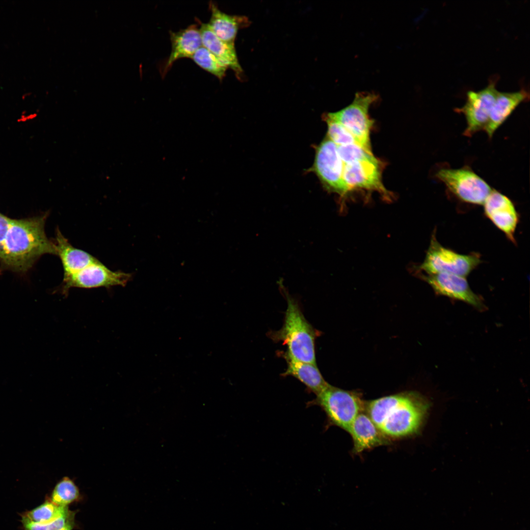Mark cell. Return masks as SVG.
<instances>
[{"label": "cell", "mask_w": 530, "mask_h": 530, "mask_svg": "<svg viewBox=\"0 0 530 530\" xmlns=\"http://www.w3.org/2000/svg\"><path fill=\"white\" fill-rule=\"evenodd\" d=\"M428 403L420 394L405 391L366 401L365 412L390 440L416 434Z\"/></svg>", "instance_id": "cell-1"}, {"label": "cell", "mask_w": 530, "mask_h": 530, "mask_svg": "<svg viewBox=\"0 0 530 530\" xmlns=\"http://www.w3.org/2000/svg\"><path fill=\"white\" fill-rule=\"evenodd\" d=\"M47 214L11 219L2 243L0 261L4 268L25 272L46 254L56 255L55 244L45 231Z\"/></svg>", "instance_id": "cell-2"}, {"label": "cell", "mask_w": 530, "mask_h": 530, "mask_svg": "<svg viewBox=\"0 0 530 530\" xmlns=\"http://www.w3.org/2000/svg\"><path fill=\"white\" fill-rule=\"evenodd\" d=\"M280 287L286 296L287 308L282 327L272 334V338L287 345L286 354L290 358L316 363L315 331L304 317L298 302L289 295L282 285Z\"/></svg>", "instance_id": "cell-3"}, {"label": "cell", "mask_w": 530, "mask_h": 530, "mask_svg": "<svg viewBox=\"0 0 530 530\" xmlns=\"http://www.w3.org/2000/svg\"><path fill=\"white\" fill-rule=\"evenodd\" d=\"M365 403L361 393L329 384L307 405L320 407L326 415L328 426H337L347 432L357 416L365 412Z\"/></svg>", "instance_id": "cell-4"}, {"label": "cell", "mask_w": 530, "mask_h": 530, "mask_svg": "<svg viewBox=\"0 0 530 530\" xmlns=\"http://www.w3.org/2000/svg\"><path fill=\"white\" fill-rule=\"evenodd\" d=\"M481 262L478 253L463 255L443 246L434 232L424 261L416 268L427 275L447 273L466 277Z\"/></svg>", "instance_id": "cell-5"}, {"label": "cell", "mask_w": 530, "mask_h": 530, "mask_svg": "<svg viewBox=\"0 0 530 530\" xmlns=\"http://www.w3.org/2000/svg\"><path fill=\"white\" fill-rule=\"evenodd\" d=\"M377 99L378 96L373 92H358L350 105L326 115L342 124L352 134L360 146L370 153H372L370 133L373 121L370 118L369 111Z\"/></svg>", "instance_id": "cell-6"}, {"label": "cell", "mask_w": 530, "mask_h": 530, "mask_svg": "<svg viewBox=\"0 0 530 530\" xmlns=\"http://www.w3.org/2000/svg\"><path fill=\"white\" fill-rule=\"evenodd\" d=\"M436 177L460 200L474 205H483L492 189L489 185L471 169L442 168Z\"/></svg>", "instance_id": "cell-7"}, {"label": "cell", "mask_w": 530, "mask_h": 530, "mask_svg": "<svg viewBox=\"0 0 530 530\" xmlns=\"http://www.w3.org/2000/svg\"><path fill=\"white\" fill-rule=\"evenodd\" d=\"M344 166L337 146L327 137L316 149L313 169L326 189L342 196L349 192L343 178Z\"/></svg>", "instance_id": "cell-8"}, {"label": "cell", "mask_w": 530, "mask_h": 530, "mask_svg": "<svg viewBox=\"0 0 530 530\" xmlns=\"http://www.w3.org/2000/svg\"><path fill=\"white\" fill-rule=\"evenodd\" d=\"M132 275L121 271H113L99 261L75 273L63 275L61 292L67 294L72 288L92 289L125 286Z\"/></svg>", "instance_id": "cell-9"}, {"label": "cell", "mask_w": 530, "mask_h": 530, "mask_svg": "<svg viewBox=\"0 0 530 530\" xmlns=\"http://www.w3.org/2000/svg\"><path fill=\"white\" fill-rule=\"evenodd\" d=\"M497 79L490 80L487 86L482 89L468 91L465 104L454 109L457 113H463L466 118L467 127L463 135L471 137L476 132L483 130L499 92L496 88Z\"/></svg>", "instance_id": "cell-10"}, {"label": "cell", "mask_w": 530, "mask_h": 530, "mask_svg": "<svg viewBox=\"0 0 530 530\" xmlns=\"http://www.w3.org/2000/svg\"><path fill=\"white\" fill-rule=\"evenodd\" d=\"M381 174V162L374 156L344 166L343 178L348 191L358 189L376 191L389 200L391 193L384 186Z\"/></svg>", "instance_id": "cell-11"}, {"label": "cell", "mask_w": 530, "mask_h": 530, "mask_svg": "<svg viewBox=\"0 0 530 530\" xmlns=\"http://www.w3.org/2000/svg\"><path fill=\"white\" fill-rule=\"evenodd\" d=\"M418 275L437 295L462 301L479 311L487 309L482 298L471 290L466 277L447 273L430 275L419 273Z\"/></svg>", "instance_id": "cell-12"}, {"label": "cell", "mask_w": 530, "mask_h": 530, "mask_svg": "<svg viewBox=\"0 0 530 530\" xmlns=\"http://www.w3.org/2000/svg\"><path fill=\"white\" fill-rule=\"evenodd\" d=\"M486 217L515 243V233L519 214L512 201L501 192L492 189L483 204Z\"/></svg>", "instance_id": "cell-13"}, {"label": "cell", "mask_w": 530, "mask_h": 530, "mask_svg": "<svg viewBox=\"0 0 530 530\" xmlns=\"http://www.w3.org/2000/svg\"><path fill=\"white\" fill-rule=\"evenodd\" d=\"M347 432L352 438V452L355 454L390 444V440L381 432L365 412L357 416Z\"/></svg>", "instance_id": "cell-14"}, {"label": "cell", "mask_w": 530, "mask_h": 530, "mask_svg": "<svg viewBox=\"0 0 530 530\" xmlns=\"http://www.w3.org/2000/svg\"><path fill=\"white\" fill-rule=\"evenodd\" d=\"M169 33L171 51L161 69V75L163 76L174 62L183 58H191L202 46L200 29L196 24L191 25L177 32L170 31Z\"/></svg>", "instance_id": "cell-15"}, {"label": "cell", "mask_w": 530, "mask_h": 530, "mask_svg": "<svg viewBox=\"0 0 530 530\" xmlns=\"http://www.w3.org/2000/svg\"><path fill=\"white\" fill-rule=\"evenodd\" d=\"M529 99V92L524 88L514 92L499 91L483 130L489 138L508 118L518 106Z\"/></svg>", "instance_id": "cell-16"}, {"label": "cell", "mask_w": 530, "mask_h": 530, "mask_svg": "<svg viewBox=\"0 0 530 530\" xmlns=\"http://www.w3.org/2000/svg\"><path fill=\"white\" fill-rule=\"evenodd\" d=\"M54 244L56 255L61 261L64 275L78 272L99 261L88 252L72 246L58 228Z\"/></svg>", "instance_id": "cell-17"}, {"label": "cell", "mask_w": 530, "mask_h": 530, "mask_svg": "<svg viewBox=\"0 0 530 530\" xmlns=\"http://www.w3.org/2000/svg\"><path fill=\"white\" fill-rule=\"evenodd\" d=\"M202 46L213 53L229 68L231 69L238 78L242 75L243 70L237 55L235 44L229 43L219 39L212 31L208 24L201 23L199 28Z\"/></svg>", "instance_id": "cell-18"}, {"label": "cell", "mask_w": 530, "mask_h": 530, "mask_svg": "<svg viewBox=\"0 0 530 530\" xmlns=\"http://www.w3.org/2000/svg\"><path fill=\"white\" fill-rule=\"evenodd\" d=\"M209 8L211 16L208 24L213 32L222 41L235 44L238 30L249 24L247 18L227 14L212 1L209 3Z\"/></svg>", "instance_id": "cell-19"}, {"label": "cell", "mask_w": 530, "mask_h": 530, "mask_svg": "<svg viewBox=\"0 0 530 530\" xmlns=\"http://www.w3.org/2000/svg\"><path fill=\"white\" fill-rule=\"evenodd\" d=\"M285 357L287 368L283 376L291 375L305 385L307 389L316 396L320 394L329 384L323 378L316 363L304 362L294 360L286 354Z\"/></svg>", "instance_id": "cell-20"}, {"label": "cell", "mask_w": 530, "mask_h": 530, "mask_svg": "<svg viewBox=\"0 0 530 530\" xmlns=\"http://www.w3.org/2000/svg\"><path fill=\"white\" fill-rule=\"evenodd\" d=\"M69 511L67 506L57 505L52 501L47 502L28 512L24 516L23 521V523L47 524L67 514Z\"/></svg>", "instance_id": "cell-21"}, {"label": "cell", "mask_w": 530, "mask_h": 530, "mask_svg": "<svg viewBox=\"0 0 530 530\" xmlns=\"http://www.w3.org/2000/svg\"><path fill=\"white\" fill-rule=\"evenodd\" d=\"M201 68L221 80L225 76L227 66L208 49L202 46L191 57Z\"/></svg>", "instance_id": "cell-22"}, {"label": "cell", "mask_w": 530, "mask_h": 530, "mask_svg": "<svg viewBox=\"0 0 530 530\" xmlns=\"http://www.w3.org/2000/svg\"><path fill=\"white\" fill-rule=\"evenodd\" d=\"M79 496L78 486L72 479L66 476L55 486L52 495V502L57 505L67 506L78 499Z\"/></svg>", "instance_id": "cell-23"}, {"label": "cell", "mask_w": 530, "mask_h": 530, "mask_svg": "<svg viewBox=\"0 0 530 530\" xmlns=\"http://www.w3.org/2000/svg\"><path fill=\"white\" fill-rule=\"evenodd\" d=\"M325 120L328 127L327 137L337 146L352 144L360 145L352 134L342 124L326 116Z\"/></svg>", "instance_id": "cell-24"}, {"label": "cell", "mask_w": 530, "mask_h": 530, "mask_svg": "<svg viewBox=\"0 0 530 530\" xmlns=\"http://www.w3.org/2000/svg\"><path fill=\"white\" fill-rule=\"evenodd\" d=\"M74 518L75 513L69 510L67 514L47 524L40 525L30 522L23 523L26 530H63L67 528L73 529Z\"/></svg>", "instance_id": "cell-25"}, {"label": "cell", "mask_w": 530, "mask_h": 530, "mask_svg": "<svg viewBox=\"0 0 530 530\" xmlns=\"http://www.w3.org/2000/svg\"><path fill=\"white\" fill-rule=\"evenodd\" d=\"M338 147V151L344 164L352 163L370 158L373 156L358 144H348Z\"/></svg>", "instance_id": "cell-26"}, {"label": "cell", "mask_w": 530, "mask_h": 530, "mask_svg": "<svg viewBox=\"0 0 530 530\" xmlns=\"http://www.w3.org/2000/svg\"><path fill=\"white\" fill-rule=\"evenodd\" d=\"M11 219L0 213V253Z\"/></svg>", "instance_id": "cell-27"}, {"label": "cell", "mask_w": 530, "mask_h": 530, "mask_svg": "<svg viewBox=\"0 0 530 530\" xmlns=\"http://www.w3.org/2000/svg\"><path fill=\"white\" fill-rule=\"evenodd\" d=\"M72 529H73L72 528H67V529H64L63 530H72Z\"/></svg>", "instance_id": "cell-28"}]
</instances>
